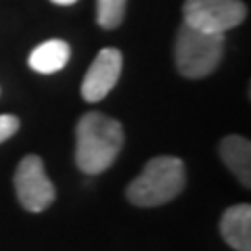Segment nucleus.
Here are the masks:
<instances>
[{
    "label": "nucleus",
    "mask_w": 251,
    "mask_h": 251,
    "mask_svg": "<svg viewBox=\"0 0 251 251\" xmlns=\"http://www.w3.org/2000/svg\"><path fill=\"white\" fill-rule=\"evenodd\" d=\"M122 74V52L117 49H103L88 67L82 84V97L88 103H99L115 88Z\"/></svg>",
    "instance_id": "obj_6"
},
{
    "label": "nucleus",
    "mask_w": 251,
    "mask_h": 251,
    "mask_svg": "<svg viewBox=\"0 0 251 251\" xmlns=\"http://www.w3.org/2000/svg\"><path fill=\"white\" fill-rule=\"evenodd\" d=\"M220 157L226 166L230 168V172L239 178V182L243 186L251 184V145L247 138L243 136H226L220 143Z\"/></svg>",
    "instance_id": "obj_8"
},
{
    "label": "nucleus",
    "mask_w": 251,
    "mask_h": 251,
    "mask_svg": "<svg viewBox=\"0 0 251 251\" xmlns=\"http://www.w3.org/2000/svg\"><path fill=\"white\" fill-rule=\"evenodd\" d=\"M124 147L122 124L103 113L82 115L75 128V163L86 174H100L113 166Z\"/></svg>",
    "instance_id": "obj_1"
},
{
    "label": "nucleus",
    "mask_w": 251,
    "mask_h": 251,
    "mask_svg": "<svg viewBox=\"0 0 251 251\" xmlns=\"http://www.w3.org/2000/svg\"><path fill=\"white\" fill-rule=\"evenodd\" d=\"M222 239L237 251H251V207L249 203H237L228 207L220 220Z\"/></svg>",
    "instance_id": "obj_7"
},
{
    "label": "nucleus",
    "mask_w": 251,
    "mask_h": 251,
    "mask_svg": "<svg viewBox=\"0 0 251 251\" xmlns=\"http://www.w3.org/2000/svg\"><path fill=\"white\" fill-rule=\"evenodd\" d=\"M69 44L63 40H49L40 46H36L29 54V67L38 74H54L63 69L69 61Z\"/></svg>",
    "instance_id": "obj_9"
},
{
    "label": "nucleus",
    "mask_w": 251,
    "mask_h": 251,
    "mask_svg": "<svg viewBox=\"0 0 251 251\" xmlns=\"http://www.w3.org/2000/svg\"><path fill=\"white\" fill-rule=\"evenodd\" d=\"M126 13V0H97V21L100 27L115 29Z\"/></svg>",
    "instance_id": "obj_10"
},
{
    "label": "nucleus",
    "mask_w": 251,
    "mask_h": 251,
    "mask_svg": "<svg viewBox=\"0 0 251 251\" xmlns=\"http://www.w3.org/2000/svg\"><path fill=\"white\" fill-rule=\"evenodd\" d=\"M186 184V170L178 157L159 155L145 166L136 180L128 186V199L138 207H157L182 193Z\"/></svg>",
    "instance_id": "obj_2"
},
{
    "label": "nucleus",
    "mask_w": 251,
    "mask_h": 251,
    "mask_svg": "<svg viewBox=\"0 0 251 251\" xmlns=\"http://www.w3.org/2000/svg\"><path fill=\"white\" fill-rule=\"evenodd\" d=\"M224 52V34H209L182 23L174 44L178 72L188 80L207 77L220 65Z\"/></svg>",
    "instance_id": "obj_3"
},
{
    "label": "nucleus",
    "mask_w": 251,
    "mask_h": 251,
    "mask_svg": "<svg viewBox=\"0 0 251 251\" xmlns=\"http://www.w3.org/2000/svg\"><path fill=\"white\" fill-rule=\"evenodd\" d=\"M19 130V120L15 115H0V143L9 140Z\"/></svg>",
    "instance_id": "obj_11"
},
{
    "label": "nucleus",
    "mask_w": 251,
    "mask_h": 251,
    "mask_svg": "<svg viewBox=\"0 0 251 251\" xmlns=\"http://www.w3.org/2000/svg\"><path fill=\"white\" fill-rule=\"evenodd\" d=\"M15 191L23 209L44 211L52 205L57 191L44 172V163L38 155H25L15 172Z\"/></svg>",
    "instance_id": "obj_5"
},
{
    "label": "nucleus",
    "mask_w": 251,
    "mask_h": 251,
    "mask_svg": "<svg viewBox=\"0 0 251 251\" xmlns=\"http://www.w3.org/2000/svg\"><path fill=\"white\" fill-rule=\"evenodd\" d=\"M247 6L241 0H186L184 23L209 34H226L245 19Z\"/></svg>",
    "instance_id": "obj_4"
},
{
    "label": "nucleus",
    "mask_w": 251,
    "mask_h": 251,
    "mask_svg": "<svg viewBox=\"0 0 251 251\" xmlns=\"http://www.w3.org/2000/svg\"><path fill=\"white\" fill-rule=\"evenodd\" d=\"M50 2H54V4H61V6H67V4H75L77 0H50Z\"/></svg>",
    "instance_id": "obj_12"
}]
</instances>
